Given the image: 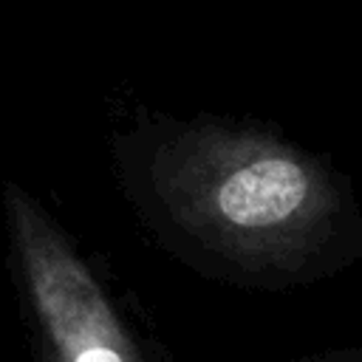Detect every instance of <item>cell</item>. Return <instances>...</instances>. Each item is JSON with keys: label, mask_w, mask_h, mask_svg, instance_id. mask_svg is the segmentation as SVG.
<instances>
[{"label": "cell", "mask_w": 362, "mask_h": 362, "mask_svg": "<svg viewBox=\"0 0 362 362\" xmlns=\"http://www.w3.org/2000/svg\"><path fill=\"white\" fill-rule=\"evenodd\" d=\"M8 221L45 362H144L93 272L14 187H8Z\"/></svg>", "instance_id": "obj_2"}, {"label": "cell", "mask_w": 362, "mask_h": 362, "mask_svg": "<svg viewBox=\"0 0 362 362\" xmlns=\"http://www.w3.org/2000/svg\"><path fill=\"white\" fill-rule=\"evenodd\" d=\"M178 212L215 243L274 257L328 215V187L311 161L260 139L204 144L178 173Z\"/></svg>", "instance_id": "obj_1"}]
</instances>
